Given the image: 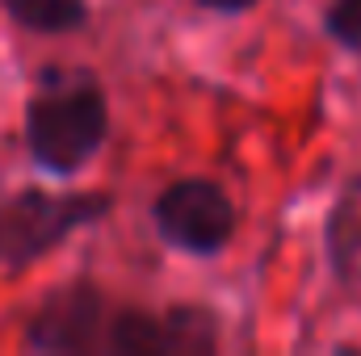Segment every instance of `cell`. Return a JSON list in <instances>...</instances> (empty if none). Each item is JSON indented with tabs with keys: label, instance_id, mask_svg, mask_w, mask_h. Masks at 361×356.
<instances>
[{
	"label": "cell",
	"instance_id": "9",
	"mask_svg": "<svg viewBox=\"0 0 361 356\" xmlns=\"http://www.w3.org/2000/svg\"><path fill=\"white\" fill-rule=\"evenodd\" d=\"M202 8H210V13H248L257 0H197Z\"/></svg>",
	"mask_w": 361,
	"mask_h": 356
},
{
	"label": "cell",
	"instance_id": "4",
	"mask_svg": "<svg viewBox=\"0 0 361 356\" xmlns=\"http://www.w3.org/2000/svg\"><path fill=\"white\" fill-rule=\"evenodd\" d=\"M219 344V323L202 306H173L164 314L152 310H118L105 323L109 356H210Z\"/></svg>",
	"mask_w": 361,
	"mask_h": 356
},
{
	"label": "cell",
	"instance_id": "5",
	"mask_svg": "<svg viewBox=\"0 0 361 356\" xmlns=\"http://www.w3.org/2000/svg\"><path fill=\"white\" fill-rule=\"evenodd\" d=\"M109 306L92 281H68L42 298V306L25 323V348L42 356L101 352Z\"/></svg>",
	"mask_w": 361,
	"mask_h": 356
},
{
	"label": "cell",
	"instance_id": "7",
	"mask_svg": "<svg viewBox=\"0 0 361 356\" xmlns=\"http://www.w3.org/2000/svg\"><path fill=\"white\" fill-rule=\"evenodd\" d=\"M361 248V218L353 214V201H341L328 218V252H332V268L349 281V265Z\"/></svg>",
	"mask_w": 361,
	"mask_h": 356
},
{
	"label": "cell",
	"instance_id": "3",
	"mask_svg": "<svg viewBox=\"0 0 361 356\" xmlns=\"http://www.w3.org/2000/svg\"><path fill=\"white\" fill-rule=\"evenodd\" d=\"M152 222L169 248L189 256H219L235 235V205L214 180L185 177L156 197Z\"/></svg>",
	"mask_w": 361,
	"mask_h": 356
},
{
	"label": "cell",
	"instance_id": "1",
	"mask_svg": "<svg viewBox=\"0 0 361 356\" xmlns=\"http://www.w3.org/2000/svg\"><path fill=\"white\" fill-rule=\"evenodd\" d=\"M109 139V101L89 72L47 68L25 105V151L47 177H76Z\"/></svg>",
	"mask_w": 361,
	"mask_h": 356
},
{
	"label": "cell",
	"instance_id": "2",
	"mask_svg": "<svg viewBox=\"0 0 361 356\" xmlns=\"http://www.w3.org/2000/svg\"><path fill=\"white\" fill-rule=\"evenodd\" d=\"M105 193H47L17 189L0 197V268H30L68 243L76 231L109 214Z\"/></svg>",
	"mask_w": 361,
	"mask_h": 356
},
{
	"label": "cell",
	"instance_id": "6",
	"mask_svg": "<svg viewBox=\"0 0 361 356\" xmlns=\"http://www.w3.org/2000/svg\"><path fill=\"white\" fill-rule=\"evenodd\" d=\"M8 21L30 34H76L89 21V0H0Z\"/></svg>",
	"mask_w": 361,
	"mask_h": 356
},
{
	"label": "cell",
	"instance_id": "8",
	"mask_svg": "<svg viewBox=\"0 0 361 356\" xmlns=\"http://www.w3.org/2000/svg\"><path fill=\"white\" fill-rule=\"evenodd\" d=\"M324 25L345 51H361V0H332Z\"/></svg>",
	"mask_w": 361,
	"mask_h": 356
}]
</instances>
